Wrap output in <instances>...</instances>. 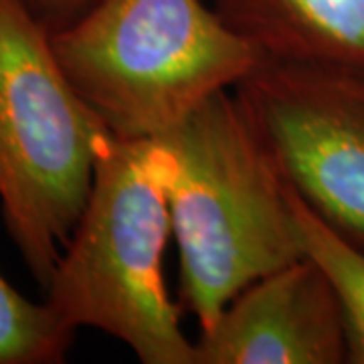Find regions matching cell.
<instances>
[{"mask_svg":"<svg viewBox=\"0 0 364 364\" xmlns=\"http://www.w3.org/2000/svg\"><path fill=\"white\" fill-rule=\"evenodd\" d=\"M233 90L294 191L364 247V69L261 59Z\"/></svg>","mask_w":364,"mask_h":364,"instance_id":"obj_5","label":"cell"},{"mask_svg":"<svg viewBox=\"0 0 364 364\" xmlns=\"http://www.w3.org/2000/svg\"><path fill=\"white\" fill-rule=\"evenodd\" d=\"M75 330L49 299H26L0 273V364L65 363Z\"/></svg>","mask_w":364,"mask_h":364,"instance_id":"obj_9","label":"cell"},{"mask_svg":"<svg viewBox=\"0 0 364 364\" xmlns=\"http://www.w3.org/2000/svg\"><path fill=\"white\" fill-rule=\"evenodd\" d=\"M107 136L59 65L51 33L23 0H0V210L43 287L85 210Z\"/></svg>","mask_w":364,"mask_h":364,"instance_id":"obj_4","label":"cell"},{"mask_svg":"<svg viewBox=\"0 0 364 364\" xmlns=\"http://www.w3.org/2000/svg\"><path fill=\"white\" fill-rule=\"evenodd\" d=\"M168 156L160 140L105 138L85 210L47 299L75 328L124 342L144 364H195L164 279L172 235Z\"/></svg>","mask_w":364,"mask_h":364,"instance_id":"obj_2","label":"cell"},{"mask_svg":"<svg viewBox=\"0 0 364 364\" xmlns=\"http://www.w3.org/2000/svg\"><path fill=\"white\" fill-rule=\"evenodd\" d=\"M182 306L200 330L245 287L304 257L289 182L229 90L166 136Z\"/></svg>","mask_w":364,"mask_h":364,"instance_id":"obj_1","label":"cell"},{"mask_svg":"<svg viewBox=\"0 0 364 364\" xmlns=\"http://www.w3.org/2000/svg\"><path fill=\"white\" fill-rule=\"evenodd\" d=\"M304 257L312 259L334 289L342 308L348 363L364 364V247L322 219L289 184Z\"/></svg>","mask_w":364,"mask_h":364,"instance_id":"obj_8","label":"cell"},{"mask_svg":"<svg viewBox=\"0 0 364 364\" xmlns=\"http://www.w3.org/2000/svg\"><path fill=\"white\" fill-rule=\"evenodd\" d=\"M51 47L119 140L166 136L263 59L203 0H97Z\"/></svg>","mask_w":364,"mask_h":364,"instance_id":"obj_3","label":"cell"},{"mask_svg":"<svg viewBox=\"0 0 364 364\" xmlns=\"http://www.w3.org/2000/svg\"><path fill=\"white\" fill-rule=\"evenodd\" d=\"M49 33L63 31L90 11L97 0H23Z\"/></svg>","mask_w":364,"mask_h":364,"instance_id":"obj_10","label":"cell"},{"mask_svg":"<svg viewBox=\"0 0 364 364\" xmlns=\"http://www.w3.org/2000/svg\"><path fill=\"white\" fill-rule=\"evenodd\" d=\"M263 59L364 69V0H215Z\"/></svg>","mask_w":364,"mask_h":364,"instance_id":"obj_7","label":"cell"},{"mask_svg":"<svg viewBox=\"0 0 364 364\" xmlns=\"http://www.w3.org/2000/svg\"><path fill=\"white\" fill-rule=\"evenodd\" d=\"M195 364L348 363L340 301L308 257L245 287L200 330Z\"/></svg>","mask_w":364,"mask_h":364,"instance_id":"obj_6","label":"cell"}]
</instances>
